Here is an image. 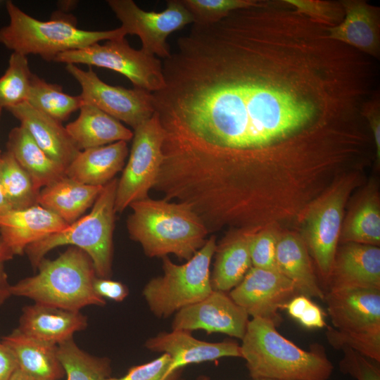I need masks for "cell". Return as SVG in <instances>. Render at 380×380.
<instances>
[{
	"label": "cell",
	"mask_w": 380,
	"mask_h": 380,
	"mask_svg": "<svg viewBox=\"0 0 380 380\" xmlns=\"http://www.w3.org/2000/svg\"><path fill=\"white\" fill-rule=\"evenodd\" d=\"M162 65L154 189L195 206L248 195L269 159L331 158L365 125L377 89L369 57L284 0L193 23Z\"/></svg>",
	"instance_id": "1"
},
{
	"label": "cell",
	"mask_w": 380,
	"mask_h": 380,
	"mask_svg": "<svg viewBox=\"0 0 380 380\" xmlns=\"http://www.w3.org/2000/svg\"><path fill=\"white\" fill-rule=\"evenodd\" d=\"M129 207L132 211L127 220L129 237L149 258L173 254L187 261L208 239L205 224L187 203L147 197Z\"/></svg>",
	"instance_id": "2"
},
{
	"label": "cell",
	"mask_w": 380,
	"mask_h": 380,
	"mask_svg": "<svg viewBox=\"0 0 380 380\" xmlns=\"http://www.w3.org/2000/svg\"><path fill=\"white\" fill-rule=\"evenodd\" d=\"M267 319L249 320L241 346L251 379L327 380L334 366L319 343L305 350L280 334Z\"/></svg>",
	"instance_id": "3"
},
{
	"label": "cell",
	"mask_w": 380,
	"mask_h": 380,
	"mask_svg": "<svg viewBox=\"0 0 380 380\" xmlns=\"http://www.w3.org/2000/svg\"><path fill=\"white\" fill-rule=\"evenodd\" d=\"M6 9L9 23L0 28V44L14 53L38 55L47 61H53L63 52L127 35L121 27L101 31L79 29L75 18L61 11L55 13L51 20L42 21L11 1L6 2Z\"/></svg>",
	"instance_id": "4"
},
{
	"label": "cell",
	"mask_w": 380,
	"mask_h": 380,
	"mask_svg": "<svg viewBox=\"0 0 380 380\" xmlns=\"http://www.w3.org/2000/svg\"><path fill=\"white\" fill-rule=\"evenodd\" d=\"M37 268V274L11 286L12 296L72 311L106 305L94 289L92 260L82 249L70 246L54 260L43 258Z\"/></svg>",
	"instance_id": "5"
},
{
	"label": "cell",
	"mask_w": 380,
	"mask_h": 380,
	"mask_svg": "<svg viewBox=\"0 0 380 380\" xmlns=\"http://www.w3.org/2000/svg\"><path fill=\"white\" fill-rule=\"evenodd\" d=\"M118 182V179L114 178L103 186L89 214L25 248V253L34 268L51 250L70 245L90 257L97 277L110 278Z\"/></svg>",
	"instance_id": "6"
},
{
	"label": "cell",
	"mask_w": 380,
	"mask_h": 380,
	"mask_svg": "<svg viewBox=\"0 0 380 380\" xmlns=\"http://www.w3.org/2000/svg\"><path fill=\"white\" fill-rule=\"evenodd\" d=\"M334 327L326 336L336 349L348 347L380 362V289L329 290L324 295Z\"/></svg>",
	"instance_id": "7"
},
{
	"label": "cell",
	"mask_w": 380,
	"mask_h": 380,
	"mask_svg": "<svg viewBox=\"0 0 380 380\" xmlns=\"http://www.w3.org/2000/svg\"><path fill=\"white\" fill-rule=\"evenodd\" d=\"M216 245L215 236H210L182 265L172 262L167 256L163 258V275L151 279L142 291L150 310L156 317H170L213 291L210 267Z\"/></svg>",
	"instance_id": "8"
},
{
	"label": "cell",
	"mask_w": 380,
	"mask_h": 380,
	"mask_svg": "<svg viewBox=\"0 0 380 380\" xmlns=\"http://www.w3.org/2000/svg\"><path fill=\"white\" fill-rule=\"evenodd\" d=\"M53 61L107 68L125 76L134 87L151 93L162 89L165 84L160 60L141 49H133L125 37L61 53Z\"/></svg>",
	"instance_id": "9"
},
{
	"label": "cell",
	"mask_w": 380,
	"mask_h": 380,
	"mask_svg": "<svg viewBox=\"0 0 380 380\" xmlns=\"http://www.w3.org/2000/svg\"><path fill=\"white\" fill-rule=\"evenodd\" d=\"M164 130L158 114L134 129L128 160L118 179L115 211L121 213L131 203L148 197L163 160Z\"/></svg>",
	"instance_id": "10"
},
{
	"label": "cell",
	"mask_w": 380,
	"mask_h": 380,
	"mask_svg": "<svg viewBox=\"0 0 380 380\" xmlns=\"http://www.w3.org/2000/svg\"><path fill=\"white\" fill-rule=\"evenodd\" d=\"M126 34L137 35L141 49L163 60L171 55L168 36L194 23V18L180 0H169L160 12L146 11L132 0H108Z\"/></svg>",
	"instance_id": "11"
},
{
	"label": "cell",
	"mask_w": 380,
	"mask_h": 380,
	"mask_svg": "<svg viewBox=\"0 0 380 380\" xmlns=\"http://www.w3.org/2000/svg\"><path fill=\"white\" fill-rule=\"evenodd\" d=\"M65 68L80 84L82 90L80 96L84 103L94 105L134 129L156 112L150 91L108 84L91 68L84 70L77 65L67 64Z\"/></svg>",
	"instance_id": "12"
},
{
	"label": "cell",
	"mask_w": 380,
	"mask_h": 380,
	"mask_svg": "<svg viewBox=\"0 0 380 380\" xmlns=\"http://www.w3.org/2000/svg\"><path fill=\"white\" fill-rule=\"evenodd\" d=\"M348 191L346 184L336 186L310 208L305 218L303 241L327 280L337 252Z\"/></svg>",
	"instance_id": "13"
},
{
	"label": "cell",
	"mask_w": 380,
	"mask_h": 380,
	"mask_svg": "<svg viewBox=\"0 0 380 380\" xmlns=\"http://www.w3.org/2000/svg\"><path fill=\"white\" fill-rule=\"evenodd\" d=\"M299 293L294 284L277 270L251 267L229 296L253 318H261L278 326L279 310Z\"/></svg>",
	"instance_id": "14"
},
{
	"label": "cell",
	"mask_w": 380,
	"mask_h": 380,
	"mask_svg": "<svg viewBox=\"0 0 380 380\" xmlns=\"http://www.w3.org/2000/svg\"><path fill=\"white\" fill-rule=\"evenodd\" d=\"M248 317L226 292L213 290L204 299L177 312L172 329L189 331L203 329L242 339Z\"/></svg>",
	"instance_id": "15"
},
{
	"label": "cell",
	"mask_w": 380,
	"mask_h": 380,
	"mask_svg": "<svg viewBox=\"0 0 380 380\" xmlns=\"http://www.w3.org/2000/svg\"><path fill=\"white\" fill-rule=\"evenodd\" d=\"M147 349L167 353L172 358L168 374L174 375L189 364L213 361L224 357H241V346L234 341L207 342L194 338L191 331L172 329L148 339Z\"/></svg>",
	"instance_id": "16"
},
{
	"label": "cell",
	"mask_w": 380,
	"mask_h": 380,
	"mask_svg": "<svg viewBox=\"0 0 380 380\" xmlns=\"http://www.w3.org/2000/svg\"><path fill=\"white\" fill-rule=\"evenodd\" d=\"M343 20L327 27L329 37L377 60L380 56L379 8L365 1L343 0Z\"/></svg>",
	"instance_id": "17"
},
{
	"label": "cell",
	"mask_w": 380,
	"mask_h": 380,
	"mask_svg": "<svg viewBox=\"0 0 380 380\" xmlns=\"http://www.w3.org/2000/svg\"><path fill=\"white\" fill-rule=\"evenodd\" d=\"M69 224L53 212L36 205L10 210L0 215V236L14 255L30 244L65 229Z\"/></svg>",
	"instance_id": "18"
},
{
	"label": "cell",
	"mask_w": 380,
	"mask_h": 380,
	"mask_svg": "<svg viewBox=\"0 0 380 380\" xmlns=\"http://www.w3.org/2000/svg\"><path fill=\"white\" fill-rule=\"evenodd\" d=\"M87 324V317L80 311L34 303L23 308L16 329L27 336L58 345Z\"/></svg>",
	"instance_id": "19"
},
{
	"label": "cell",
	"mask_w": 380,
	"mask_h": 380,
	"mask_svg": "<svg viewBox=\"0 0 380 380\" xmlns=\"http://www.w3.org/2000/svg\"><path fill=\"white\" fill-rule=\"evenodd\" d=\"M329 290L380 289V248L377 246L346 243L336 253L328 279Z\"/></svg>",
	"instance_id": "20"
},
{
	"label": "cell",
	"mask_w": 380,
	"mask_h": 380,
	"mask_svg": "<svg viewBox=\"0 0 380 380\" xmlns=\"http://www.w3.org/2000/svg\"><path fill=\"white\" fill-rule=\"evenodd\" d=\"M6 110L40 148L65 169L80 153L62 122L36 110L27 101Z\"/></svg>",
	"instance_id": "21"
},
{
	"label": "cell",
	"mask_w": 380,
	"mask_h": 380,
	"mask_svg": "<svg viewBox=\"0 0 380 380\" xmlns=\"http://www.w3.org/2000/svg\"><path fill=\"white\" fill-rule=\"evenodd\" d=\"M128 155L127 143L124 141L82 150L65 173L82 184L103 186L123 170Z\"/></svg>",
	"instance_id": "22"
},
{
	"label": "cell",
	"mask_w": 380,
	"mask_h": 380,
	"mask_svg": "<svg viewBox=\"0 0 380 380\" xmlns=\"http://www.w3.org/2000/svg\"><path fill=\"white\" fill-rule=\"evenodd\" d=\"M256 230L246 228L227 235L216 245L210 282L213 290L227 292L237 286L252 267L250 242Z\"/></svg>",
	"instance_id": "23"
},
{
	"label": "cell",
	"mask_w": 380,
	"mask_h": 380,
	"mask_svg": "<svg viewBox=\"0 0 380 380\" xmlns=\"http://www.w3.org/2000/svg\"><path fill=\"white\" fill-rule=\"evenodd\" d=\"M1 341L13 353L18 369L33 380H58L65 375L58 345L27 336L17 329Z\"/></svg>",
	"instance_id": "24"
},
{
	"label": "cell",
	"mask_w": 380,
	"mask_h": 380,
	"mask_svg": "<svg viewBox=\"0 0 380 380\" xmlns=\"http://www.w3.org/2000/svg\"><path fill=\"white\" fill-rule=\"evenodd\" d=\"M65 129L80 151L132 139L133 132L94 105L84 103Z\"/></svg>",
	"instance_id": "25"
},
{
	"label": "cell",
	"mask_w": 380,
	"mask_h": 380,
	"mask_svg": "<svg viewBox=\"0 0 380 380\" xmlns=\"http://www.w3.org/2000/svg\"><path fill=\"white\" fill-rule=\"evenodd\" d=\"M103 187L86 185L65 175L40 190L38 205L70 224L93 206Z\"/></svg>",
	"instance_id": "26"
},
{
	"label": "cell",
	"mask_w": 380,
	"mask_h": 380,
	"mask_svg": "<svg viewBox=\"0 0 380 380\" xmlns=\"http://www.w3.org/2000/svg\"><path fill=\"white\" fill-rule=\"evenodd\" d=\"M277 270L296 286L299 294L324 300L303 239L293 234L278 236L276 248Z\"/></svg>",
	"instance_id": "27"
},
{
	"label": "cell",
	"mask_w": 380,
	"mask_h": 380,
	"mask_svg": "<svg viewBox=\"0 0 380 380\" xmlns=\"http://www.w3.org/2000/svg\"><path fill=\"white\" fill-rule=\"evenodd\" d=\"M6 148L39 190L65 176V167L49 156L20 125L10 131Z\"/></svg>",
	"instance_id": "28"
},
{
	"label": "cell",
	"mask_w": 380,
	"mask_h": 380,
	"mask_svg": "<svg viewBox=\"0 0 380 380\" xmlns=\"http://www.w3.org/2000/svg\"><path fill=\"white\" fill-rule=\"evenodd\" d=\"M32 107L62 122L80 110L84 101L80 95L71 96L61 86L32 74L26 101Z\"/></svg>",
	"instance_id": "29"
},
{
	"label": "cell",
	"mask_w": 380,
	"mask_h": 380,
	"mask_svg": "<svg viewBox=\"0 0 380 380\" xmlns=\"http://www.w3.org/2000/svg\"><path fill=\"white\" fill-rule=\"evenodd\" d=\"M0 179L11 210H20L38 205L40 190L30 175L11 153L0 155Z\"/></svg>",
	"instance_id": "30"
},
{
	"label": "cell",
	"mask_w": 380,
	"mask_h": 380,
	"mask_svg": "<svg viewBox=\"0 0 380 380\" xmlns=\"http://www.w3.org/2000/svg\"><path fill=\"white\" fill-rule=\"evenodd\" d=\"M58 357L67 380H107L110 376V360L86 353L72 338L58 345Z\"/></svg>",
	"instance_id": "31"
},
{
	"label": "cell",
	"mask_w": 380,
	"mask_h": 380,
	"mask_svg": "<svg viewBox=\"0 0 380 380\" xmlns=\"http://www.w3.org/2000/svg\"><path fill=\"white\" fill-rule=\"evenodd\" d=\"M346 243L379 246L380 243V208L376 196L365 198L348 219L340 234Z\"/></svg>",
	"instance_id": "32"
},
{
	"label": "cell",
	"mask_w": 380,
	"mask_h": 380,
	"mask_svg": "<svg viewBox=\"0 0 380 380\" xmlns=\"http://www.w3.org/2000/svg\"><path fill=\"white\" fill-rule=\"evenodd\" d=\"M26 56L13 52L0 77V108L8 109L27 101L32 76Z\"/></svg>",
	"instance_id": "33"
},
{
	"label": "cell",
	"mask_w": 380,
	"mask_h": 380,
	"mask_svg": "<svg viewBox=\"0 0 380 380\" xmlns=\"http://www.w3.org/2000/svg\"><path fill=\"white\" fill-rule=\"evenodd\" d=\"M194 18V23L211 24L230 13L255 5L258 0H180Z\"/></svg>",
	"instance_id": "34"
},
{
	"label": "cell",
	"mask_w": 380,
	"mask_h": 380,
	"mask_svg": "<svg viewBox=\"0 0 380 380\" xmlns=\"http://www.w3.org/2000/svg\"><path fill=\"white\" fill-rule=\"evenodd\" d=\"M284 1L298 13L324 27L336 26L344 17V10L341 1L322 0H284Z\"/></svg>",
	"instance_id": "35"
},
{
	"label": "cell",
	"mask_w": 380,
	"mask_h": 380,
	"mask_svg": "<svg viewBox=\"0 0 380 380\" xmlns=\"http://www.w3.org/2000/svg\"><path fill=\"white\" fill-rule=\"evenodd\" d=\"M278 236L272 230L256 232L253 235L249 246L253 267L278 271L276 262Z\"/></svg>",
	"instance_id": "36"
},
{
	"label": "cell",
	"mask_w": 380,
	"mask_h": 380,
	"mask_svg": "<svg viewBox=\"0 0 380 380\" xmlns=\"http://www.w3.org/2000/svg\"><path fill=\"white\" fill-rule=\"evenodd\" d=\"M341 350L343 353L339 362L342 373L350 374L356 380H380L379 367L368 360L369 358L348 347Z\"/></svg>",
	"instance_id": "37"
},
{
	"label": "cell",
	"mask_w": 380,
	"mask_h": 380,
	"mask_svg": "<svg viewBox=\"0 0 380 380\" xmlns=\"http://www.w3.org/2000/svg\"><path fill=\"white\" fill-rule=\"evenodd\" d=\"M171 363V357L163 353L151 362L131 367L123 376H110L107 380H171L174 376L168 374Z\"/></svg>",
	"instance_id": "38"
},
{
	"label": "cell",
	"mask_w": 380,
	"mask_h": 380,
	"mask_svg": "<svg viewBox=\"0 0 380 380\" xmlns=\"http://www.w3.org/2000/svg\"><path fill=\"white\" fill-rule=\"evenodd\" d=\"M362 115L365 119L373 139L375 156L378 163L380 161V96L376 90L367 101L362 108Z\"/></svg>",
	"instance_id": "39"
},
{
	"label": "cell",
	"mask_w": 380,
	"mask_h": 380,
	"mask_svg": "<svg viewBox=\"0 0 380 380\" xmlns=\"http://www.w3.org/2000/svg\"><path fill=\"white\" fill-rule=\"evenodd\" d=\"M94 289L97 295L116 302L124 300L129 294L127 287L122 283L110 279L96 277Z\"/></svg>",
	"instance_id": "40"
},
{
	"label": "cell",
	"mask_w": 380,
	"mask_h": 380,
	"mask_svg": "<svg viewBox=\"0 0 380 380\" xmlns=\"http://www.w3.org/2000/svg\"><path fill=\"white\" fill-rule=\"evenodd\" d=\"M298 321L308 329H318L326 327L324 312L312 301L305 308Z\"/></svg>",
	"instance_id": "41"
},
{
	"label": "cell",
	"mask_w": 380,
	"mask_h": 380,
	"mask_svg": "<svg viewBox=\"0 0 380 380\" xmlns=\"http://www.w3.org/2000/svg\"><path fill=\"white\" fill-rule=\"evenodd\" d=\"M18 368L13 353L0 341V380H8Z\"/></svg>",
	"instance_id": "42"
},
{
	"label": "cell",
	"mask_w": 380,
	"mask_h": 380,
	"mask_svg": "<svg viewBox=\"0 0 380 380\" xmlns=\"http://www.w3.org/2000/svg\"><path fill=\"white\" fill-rule=\"evenodd\" d=\"M312 302L310 298L298 294L291 298L284 306L289 315L293 319L298 320L305 308Z\"/></svg>",
	"instance_id": "43"
},
{
	"label": "cell",
	"mask_w": 380,
	"mask_h": 380,
	"mask_svg": "<svg viewBox=\"0 0 380 380\" xmlns=\"http://www.w3.org/2000/svg\"><path fill=\"white\" fill-rule=\"evenodd\" d=\"M11 286L8 281L4 262H0V305L4 304L12 296Z\"/></svg>",
	"instance_id": "44"
},
{
	"label": "cell",
	"mask_w": 380,
	"mask_h": 380,
	"mask_svg": "<svg viewBox=\"0 0 380 380\" xmlns=\"http://www.w3.org/2000/svg\"><path fill=\"white\" fill-rule=\"evenodd\" d=\"M14 256L12 251L0 236V262L12 259Z\"/></svg>",
	"instance_id": "45"
},
{
	"label": "cell",
	"mask_w": 380,
	"mask_h": 380,
	"mask_svg": "<svg viewBox=\"0 0 380 380\" xmlns=\"http://www.w3.org/2000/svg\"><path fill=\"white\" fill-rule=\"evenodd\" d=\"M10 210L11 208L5 196L0 179V215Z\"/></svg>",
	"instance_id": "46"
},
{
	"label": "cell",
	"mask_w": 380,
	"mask_h": 380,
	"mask_svg": "<svg viewBox=\"0 0 380 380\" xmlns=\"http://www.w3.org/2000/svg\"><path fill=\"white\" fill-rule=\"evenodd\" d=\"M8 380H33L18 368Z\"/></svg>",
	"instance_id": "47"
},
{
	"label": "cell",
	"mask_w": 380,
	"mask_h": 380,
	"mask_svg": "<svg viewBox=\"0 0 380 380\" xmlns=\"http://www.w3.org/2000/svg\"><path fill=\"white\" fill-rule=\"evenodd\" d=\"M76 3L75 1H61L58 4L60 6V8L66 11L72 8L76 5Z\"/></svg>",
	"instance_id": "48"
},
{
	"label": "cell",
	"mask_w": 380,
	"mask_h": 380,
	"mask_svg": "<svg viewBox=\"0 0 380 380\" xmlns=\"http://www.w3.org/2000/svg\"><path fill=\"white\" fill-rule=\"evenodd\" d=\"M197 380H210L208 376H201L198 378Z\"/></svg>",
	"instance_id": "49"
},
{
	"label": "cell",
	"mask_w": 380,
	"mask_h": 380,
	"mask_svg": "<svg viewBox=\"0 0 380 380\" xmlns=\"http://www.w3.org/2000/svg\"><path fill=\"white\" fill-rule=\"evenodd\" d=\"M251 380H272L268 379H251Z\"/></svg>",
	"instance_id": "50"
},
{
	"label": "cell",
	"mask_w": 380,
	"mask_h": 380,
	"mask_svg": "<svg viewBox=\"0 0 380 380\" xmlns=\"http://www.w3.org/2000/svg\"><path fill=\"white\" fill-rule=\"evenodd\" d=\"M2 110L1 108H0V119H1V112H2Z\"/></svg>",
	"instance_id": "51"
},
{
	"label": "cell",
	"mask_w": 380,
	"mask_h": 380,
	"mask_svg": "<svg viewBox=\"0 0 380 380\" xmlns=\"http://www.w3.org/2000/svg\"><path fill=\"white\" fill-rule=\"evenodd\" d=\"M1 153H2V152L0 151V155H1Z\"/></svg>",
	"instance_id": "52"
},
{
	"label": "cell",
	"mask_w": 380,
	"mask_h": 380,
	"mask_svg": "<svg viewBox=\"0 0 380 380\" xmlns=\"http://www.w3.org/2000/svg\"><path fill=\"white\" fill-rule=\"evenodd\" d=\"M1 3V1H0V4Z\"/></svg>",
	"instance_id": "53"
}]
</instances>
